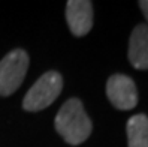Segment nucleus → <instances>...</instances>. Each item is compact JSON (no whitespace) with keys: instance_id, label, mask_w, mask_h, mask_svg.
<instances>
[{"instance_id":"obj_3","label":"nucleus","mask_w":148,"mask_h":147,"mask_svg":"<svg viewBox=\"0 0 148 147\" xmlns=\"http://www.w3.org/2000/svg\"><path fill=\"white\" fill-rule=\"evenodd\" d=\"M29 68V56L23 50H14L0 62V95L9 96L21 86Z\"/></svg>"},{"instance_id":"obj_7","label":"nucleus","mask_w":148,"mask_h":147,"mask_svg":"<svg viewBox=\"0 0 148 147\" xmlns=\"http://www.w3.org/2000/svg\"><path fill=\"white\" fill-rule=\"evenodd\" d=\"M129 147H148V117L136 114L127 122Z\"/></svg>"},{"instance_id":"obj_5","label":"nucleus","mask_w":148,"mask_h":147,"mask_svg":"<svg viewBox=\"0 0 148 147\" xmlns=\"http://www.w3.org/2000/svg\"><path fill=\"white\" fill-rule=\"evenodd\" d=\"M66 20L72 35L84 36L93 26V5L88 0H71L66 5Z\"/></svg>"},{"instance_id":"obj_8","label":"nucleus","mask_w":148,"mask_h":147,"mask_svg":"<svg viewBox=\"0 0 148 147\" xmlns=\"http://www.w3.org/2000/svg\"><path fill=\"white\" fill-rule=\"evenodd\" d=\"M139 6H141V9H142L145 18L148 21V0H141V2H139Z\"/></svg>"},{"instance_id":"obj_2","label":"nucleus","mask_w":148,"mask_h":147,"mask_svg":"<svg viewBox=\"0 0 148 147\" xmlns=\"http://www.w3.org/2000/svg\"><path fill=\"white\" fill-rule=\"evenodd\" d=\"M62 87H63V78L58 72L49 71L43 74L25 95L23 101L24 110L34 113V111H40L49 107L62 93Z\"/></svg>"},{"instance_id":"obj_6","label":"nucleus","mask_w":148,"mask_h":147,"mask_svg":"<svg viewBox=\"0 0 148 147\" xmlns=\"http://www.w3.org/2000/svg\"><path fill=\"white\" fill-rule=\"evenodd\" d=\"M129 60L136 69H148V26L133 29L129 42Z\"/></svg>"},{"instance_id":"obj_4","label":"nucleus","mask_w":148,"mask_h":147,"mask_svg":"<svg viewBox=\"0 0 148 147\" xmlns=\"http://www.w3.org/2000/svg\"><path fill=\"white\" fill-rule=\"evenodd\" d=\"M106 95L111 104L118 110H132L138 104V92L132 78L115 74L106 83Z\"/></svg>"},{"instance_id":"obj_1","label":"nucleus","mask_w":148,"mask_h":147,"mask_svg":"<svg viewBox=\"0 0 148 147\" xmlns=\"http://www.w3.org/2000/svg\"><path fill=\"white\" fill-rule=\"evenodd\" d=\"M91 120L79 99H69L56 116V129L69 144H81L91 134Z\"/></svg>"}]
</instances>
